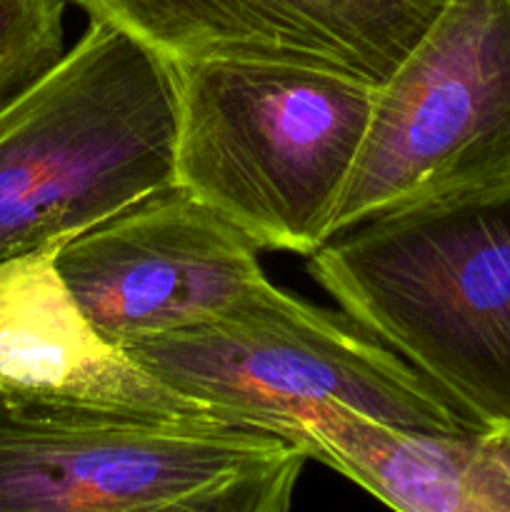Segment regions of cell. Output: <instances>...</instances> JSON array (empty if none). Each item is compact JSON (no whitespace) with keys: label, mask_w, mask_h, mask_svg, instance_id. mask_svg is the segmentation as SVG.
Wrapping results in <instances>:
<instances>
[{"label":"cell","mask_w":510,"mask_h":512,"mask_svg":"<svg viewBox=\"0 0 510 512\" xmlns=\"http://www.w3.org/2000/svg\"><path fill=\"white\" fill-rule=\"evenodd\" d=\"M480 443L510 473V428L488 430L480 435Z\"/></svg>","instance_id":"7c38bea8"},{"label":"cell","mask_w":510,"mask_h":512,"mask_svg":"<svg viewBox=\"0 0 510 512\" xmlns=\"http://www.w3.org/2000/svg\"><path fill=\"white\" fill-rule=\"evenodd\" d=\"M308 268L480 435L510 428V198L355 225Z\"/></svg>","instance_id":"7a4b0ae2"},{"label":"cell","mask_w":510,"mask_h":512,"mask_svg":"<svg viewBox=\"0 0 510 512\" xmlns=\"http://www.w3.org/2000/svg\"><path fill=\"white\" fill-rule=\"evenodd\" d=\"M123 350L165 388L243 428L275 435L308 405L340 403L413 433L480 435L360 325L280 288L235 318Z\"/></svg>","instance_id":"8992f818"},{"label":"cell","mask_w":510,"mask_h":512,"mask_svg":"<svg viewBox=\"0 0 510 512\" xmlns=\"http://www.w3.org/2000/svg\"><path fill=\"white\" fill-rule=\"evenodd\" d=\"M58 248L0 263V395L145 415H210L93 328L55 263Z\"/></svg>","instance_id":"9c48e42d"},{"label":"cell","mask_w":510,"mask_h":512,"mask_svg":"<svg viewBox=\"0 0 510 512\" xmlns=\"http://www.w3.org/2000/svg\"><path fill=\"white\" fill-rule=\"evenodd\" d=\"M168 65L100 20L0 110V263L175 185Z\"/></svg>","instance_id":"3957f363"},{"label":"cell","mask_w":510,"mask_h":512,"mask_svg":"<svg viewBox=\"0 0 510 512\" xmlns=\"http://www.w3.org/2000/svg\"><path fill=\"white\" fill-rule=\"evenodd\" d=\"M308 455L215 415L0 395V512H290Z\"/></svg>","instance_id":"277c9868"},{"label":"cell","mask_w":510,"mask_h":512,"mask_svg":"<svg viewBox=\"0 0 510 512\" xmlns=\"http://www.w3.org/2000/svg\"><path fill=\"white\" fill-rule=\"evenodd\" d=\"M175 185L255 248L310 255L333 238L380 85L258 63H165Z\"/></svg>","instance_id":"6da1fadb"},{"label":"cell","mask_w":510,"mask_h":512,"mask_svg":"<svg viewBox=\"0 0 510 512\" xmlns=\"http://www.w3.org/2000/svg\"><path fill=\"white\" fill-rule=\"evenodd\" d=\"M510 198V0H445L378 88L333 238Z\"/></svg>","instance_id":"5b68a950"},{"label":"cell","mask_w":510,"mask_h":512,"mask_svg":"<svg viewBox=\"0 0 510 512\" xmlns=\"http://www.w3.org/2000/svg\"><path fill=\"white\" fill-rule=\"evenodd\" d=\"M55 263L85 318L120 350L235 318L278 290L258 248L178 185L68 240Z\"/></svg>","instance_id":"52a82bcc"},{"label":"cell","mask_w":510,"mask_h":512,"mask_svg":"<svg viewBox=\"0 0 510 512\" xmlns=\"http://www.w3.org/2000/svg\"><path fill=\"white\" fill-rule=\"evenodd\" d=\"M275 435L395 512H510V473L480 435L413 433L340 403L308 405Z\"/></svg>","instance_id":"30bf717a"},{"label":"cell","mask_w":510,"mask_h":512,"mask_svg":"<svg viewBox=\"0 0 510 512\" xmlns=\"http://www.w3.org/2000/svg\"><path fill=\"white\" fill-rule=\"evenodd\" d=\"M163 63H258L383 85L445 0H73Z\"/></svg>","instance_id":"ba28073f"},{"label":"cell","mask_w":510,"mask_h":512,"mask_svg":"<svg viewBox=\"0 0 510 512\" xmlns=\"http://www.w3.org/2000/svg\"><path fill=\"white\" fill-rule=\"evenodd\" d=\"M65 0H0V110L65 55Z\"/></svg>","instance_id":"8fae6325"}]
</instances>
